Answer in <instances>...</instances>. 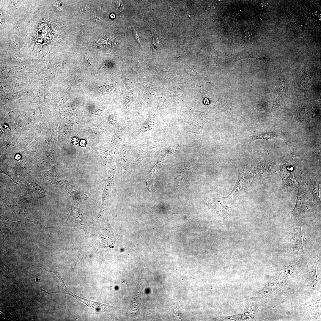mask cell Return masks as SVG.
Segmentation results:
<instances>
[{"label":"cell","mask_w":321,"mask_h":321,"mask_svg":"<svg viewBox=\"0 0 321 321\" xmlns=\"http://www.w3.org/2000/svg\"><path fill=\"white\" fill-rule=\"evenodd\" d=\"M132 31L134 37L135 39L136 40L137 43L139 44L140 46H141V43L139 40V35L136 29L133 28V29Z\"/></svg>","instance_id":"cell-20"},{"label":"cell","mask_w":321,"mask_h":321,"mask_svg":"<svg viewBox=\"0 0 321 321\" xmlns=\"http://www.w3.org/2000/svg\"><path fill=\"white\" fill-rule=\"evenodd\" d=\"M26 189L28 193L34 197L38 198H43L46 196L48 197L54 195L43 189L35 182H26Z\"/></svg>","instance_id":"cell-14"},{"label":"cell","mask_w":321,"mask_h":321,"mask_svg":"<svg viewBox=\"0 0 321 321\" xmlns=\"http://www.w3.org/2000/svg\"><path fill=\"white\" fill-rule=\"evenodd\" d=\"M244 37L246 40H250L251 37V34L250 32H248L244 34Z\"/></svg>","instance_id":"cell-22"},{"label":"cell","mask_w":321,"mask_h":321,"mask_svg":"<svg viewBox=\"0 0 321 321\" xmlns=\"http://www.w3.org/2000/svg\"><path fill=\"white\" fill-rule=\"evenodd\" d=\"M246 137L249 144L254 141L258 139L270 140L275 137L282 138L278 130L273 128L257 125L248 129L246 133Z\"/></svg>","instance_id":"cell-5"},{"label":"cell","mask_w":321,"mask_h":321,"mask_svg":"<svg viewBox=\"0 0 321 321\" xmlns=\"http://www.w3.org/2000/svg\"><path fill=\"white\" fill-rule=\"evenodd\" d=\"M276 86L277 89L281 94H284L288 91V85L284 74L278 70H276Z\"/></svg>","instance_id":"cell-15"},{"label":"cell","mask_w":321,"mask_h":321,"mask_svg":"<svg viewBox=\"0 0 321 321\" xmlns=\"http://www.w3.org/2000/svg\"><path fill=\"white\" fill-rule=\"evenodd\" d=\"M53 4L56 8L60 11H62L63 10L61 3L59 1H53Z\"/></svg>","instance_id":"cell-19"},{"label":"cell","mask_w":321,"mask_h":321,"mask_svg":"<svg viewBox=\"0 0 321 321\" xmlns=\"http://www.w3.org/2000/svg\"><path fill=\"white\" fill-rule=\"evenodd\" d=\"M10 3L11 6H12L13 7L15 6L17 4V1L15 0L11 1Z\"/></svg>","instance_id":"cell-24"},{"label":"cell","mask_w":321,"mask_h":321,"mask_svg":"<svg viewBox=\"0 0 321 321\" xmlns=\"http://www.w3.org/2000/svg\"><path fill=\"white\" fill-rule=\"evenodd\" d=\"M85 141L84 140H81L80 142V144L82 145L83 146L85 145Z\"/></svg>","instance_id":"cell-26"},{"label":"cell","mask_w":321,"mask_h":321,"mask_svg":"<svg viewBox=\"0 0 321 321\" xmlns=\"http://www.w3.org/2000/svg\"><path fill=\"white\" fill-rule=\"evenodd\" d=\"M259 106L261 111L268 112L277 117H281L286 109L281 98L278 96L260 103Z\"/></svg>","instance_id":"cell-7"},{"label":"cell","mask_w":321,"mask_h":321,"mask_svg":"<svg viewBox=\"0 0 321 321\" xmlns=\"http://www.w3.org/2000/svg\"><path fill=\"white\" fill-rule=\"evenodd\" d=\"M150 29L152 37V47L153 49L154 50L164 43V39L152 27Z\"/></svg>","instance_id":"cell-18"},{"label":"cell","mask_w":321,"mask_h":321,"mask_svg":"<svg viewBox=\"0 0 321 321\" xmlns=\"http://www.w3.org/2000/svg\"><path fill=\"white\" fill-rule=\"evenodd\" d=\"M62 291H55V293L62 292L72 296L78 301L87 306L91 310L95 313H100L109 312L115 310L118 307L110 306L100 302L88 300L76 295L70 291L66 287L64 281L60 283Z\"/></svg>","instance_id":"cell-4"},{"label":"cell","mask_w":321,"mask_h":321,"mask_svg":"<svg viewBox=\"0 0 321 321\" xmlns=\"http://www.w3.org/2000/svg\"><path fill=\"white\" fill-rule=\"evenodd\" d=\"M311 84V78L306 72L303 73L300 80L299 89L304 95L306 96L307 90Z\"/></svg>","instance_id":"cell-17"},{"label":"cell","mask_w":321,"mask_h":321,"mask_svg":"<svg viewBox=\"0 0 321 321\" xmlns=\"http://www.w3.org/2000/svg\"><path fill=\"white\" fill-rule=\"evenodd\" d=\"M72 141L73 144H74L75 142V144H77L78 143V139L76 138H73V140Z\"/></svg>","instance_id":"cell-25"},{"label":"cell","mask_w":321,"mask_h":321,"mask_svg":"<svg viewBox=\"0 0 321 321\" xmlns=\"http://www.w3.org/2000/svg\"><path fill=\"white\" fill-rule=\"evenodd\" d=\"M246 169L239 173L236 183L231 192L226 197H224L227 202L233 201L238 198L246 190L245 176Z\"/></svg>","instance_id":"cell-10"},{"label":"cell","mask_w":321,"mask_h":321,"mask_svg":"<svg viewBox=\"0 0 321 321\" xmlns=\"http://www.w3.org/2000/svg\"><path fill=\"white\" fill-rule=\"evenodd\" d=\"M273 162L270 159L262 158L257 162V172L260 179L273 173Z\"/></svg>","instance_id":"cell-11"},{"label":"cell","mask_w":321,"mask_h":321,"mask_svg":"<svg viewBox=\"0 0 321 321\" xmlns=\"http://www.w3.org/2000/svg\"><path fill=\"white\" fill-rule=\"evenodd\" d=\"M111 17L112 18H114L115 17V15L113 14H112L111 15Z\"/></svg>","instance_id":"cell-27"},{"label":"cell","mask_w":321,"mask_h":321,"mask_svg":"<svg viewBox=\"0 0 321 321\" xmlns=\"http://www.w3.org/2000/svg\"><path fill=\"white\" fill-rule=\"evenodd\" d=\"M299 176L294 171L290 173L285 179L282 188L283 191L290 192L298 187L301 180Z\"/></svg>","instance_id":"cell-13"},{"label":"cell","mask_w":321,"mask_h":321,"mask_svg":"<svg viewBox=\"0 0 321 321\" xmlns=\"http://www.w3.org/2000/svg\"><path fill=\"white\" fill-rule=\"evenodd\" d=\"M302 186L299 188L297 194L295 205L290 214L294 217H297L304 214L308 207L307 198Z\"/></svg>","instance_id":"cell-9"},{"label":"cell","mask_w":321,"mask_h":321,"mask_svg":"<svg viewBox=\"0 0 321 321\" xmlns=\"http://www.w3.org/2000/svg\"><path fill=\"white\" fill-rule=\"evenodd\" d=\"M11 44L13 47L15 48H17L19 46L18 43L15 40H13L11 41Z\"/></svg>","instance_id":"cell-21"},{"label":"cell","mask_w":321,"mask_h":321,"mask_svg":"<svg viewBox=\"0 0 321 321\" xmlns=\"http://www.w3.org/2000/svg\"><path fill=\"white\" fill-rule=\"evenodd\" d=\"M267 3L263 1L259 4V7L261 8H264L267 6Z\"/></svg>","instance_id":"cell-23"},{"label":"cell","mask_w":321,"mask_h":321,"mask_svg":"<svg viewBox=\"0 0 321 321\" xmlns=\"http://www.w3.org/2000/svg\"><path fill=\"white\" fill-rule=\"evenodd\" d=\"M301 221L293 220L288 224L289 231L288 236V244L289 249L295 254L305 255L302 245L303 234L302 227L307 225Z\"/></svg>","instance_id":"cell-2"},{"label":"cell","mask_w":321,"mask_h":321,"mask_svg":"<svg viewBox=\"0 0 321 321\" xmlns=\"http://www.w3.org/2000/svg\"><path fill=\"white\" fill-rule=\"evenodd\" d=\"M70 216H72L74 218L77 227L81 229L85 232L92 234L91 226L87 222L84 213L82 203L75 202L70 205L68 209Z\"/></svg>","instance_id":"cell-6"},{"label":"cell","mask_w":321,"mask_h":321,"mask_svg":"<svg viewBox=\"0 0 321 321\" xmlns=\"http://www.w3.org/2000/svg\"><path fill=\"white\" fill-rule=\"evenodd\" d=\"M320 181L315 179L309 180L307 181L308 185L311 191L313 196V202L321 208V201L319 197V185Z\"/></svg>","instance_id":"cell-16"},{"label":"cell","mask_w":321,"mask_h":321,"mask_svg":"<svg viewBox=\"0 0 321 321\" xmlns=\"http://www.w3.org/2000/svg\"><path fill=\"white\" fill-rule=\"evenodd\" d=\"M293 115L292 124L295 127H303L320 114L317 108L312 105L302 104L291 110Z\"/></svg>","instance_id":"cell-3"},{"label":"cell","mask_w":321,"mask_h":321,"mask_svg":"<svg viewBox=\"0 0 321 321\" xmlns=\"http://www.w3.org/2000/svg\"><path fill=\"white\" fill-rule=\"evenodd\" d=\"M114 172L107 173L103 183V190L102 194L101 206L100 212L97 217V220L100 222L108 204L109 194L113 183Z\"/></svg>","instance_id":"cell-8"},{"label":"cell","mask_w":321,"mask_h":321,"mask_svg":"<svg viewBox=\"0 0 321 321\" xmlns=\"http://www.w3.org/2000/svg\"><path fill=\"white\" fill-rule=\"evenodd\" d=\"M290 151L289 155L282 158L279 162L280 166L279 173L283 180L285 179L289 172L294 171V167L292 165L294 155Z\"/></svg>","instance_id":"cell-12"},{"label":"cell","mask_w":321,"mask_h":321,"mask_svg":"<svg viewBox=\"0 0 321 321\" xmlns=\"http://www.w3.org/2000/svg\"><path fill=\"white\" fill-rule=\"evenodd\" d=\"M42 179L49 181L62 189H65L71 196L75 202L82 203L88 199L87 195L76 184H71L62 178L54 169L42 172Z\"/></svg>","instance_id":"cell-1"}]
</instances>
